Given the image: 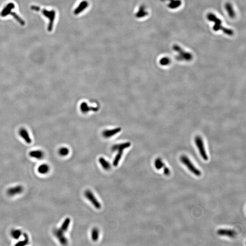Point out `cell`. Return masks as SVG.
I'll use <instances>...</instances> for the list:
<instances>
[{
	"instance_id": "obj_1",
	"label": "cell",
	"mask_w": 246,
	"mask_h": 246,
	"mask_svg": "<svg viewBox=\"0 0 246 246\" xmlns=\"http://www.w3.org/2000/svg\"><path fill=\"white\" fill-rule=\"evenodd\" d=\"M207 18L209 21L214 23V25L213 26V29L215 32L222 30L224 33L228 36H232L233 35V31L230 29L227 28L226 27L222 26V21L218 18L214 14L210 13L207 15Z\"/></svg>"
},
{
	"instance_id": "obj_2",
	"label": "cell",
	"mask_w": 246,
	"mask_h": 246,
	"mask_svg": "<svg viewBox=\"0 0 246 246\" xmlns=\"http://www.w3.org/2000/svg\"><path fill=\"white\" fill-rule=\"evenodd\" d=\"M35 11L36 12H42V13L47 18L49 19V24L47 27V30L49 32H51L54 27V22L55 16H56V13L54 10L52 11H48L47 10L43 9H41L39 6H36L35 8Z\"/></svg>"
},
{
	"instance_id": "obj_3",
	"label": "cell",
	"mask_w": 246,
	"mask_h": 246,
	"mask_svg": "<svg viewBox=\"0 0 246 246\" xmlns=\"http://www.w3.org/2000/svg\"><path fill=\"white\" fill-rule=\"evenodd\" d=\"M173 50L178 54V55L176 57V58L179 61H190L192 59V55L190 53L186 52L179 45L175 44L172 47Z\"/></svg>"
},
{
	"instance_id": "obj_4",
	"label": "cell",
	"mask_w": 246,
	"mask_h": 246,
	"mask_svg": "<svg viewBox=\"0 0 246 246\" xmlns=\"http://www.w3.org/2000/svg\"><path fill=\"white\" fill-rule=\"evenodd\" d=\"M180 160L181 162L186 166L187 168L194 175L197 177L201 176L202 173L201 171L194 165L193 164L186 156H181L180 157Z\"/></svg>"
},
{
	"instance_id": "obj_5",
	"label": "cell",
	"mask_w": 246,
	"mask_h": 246,
	"mask_svg": "<svg viewBox=\"0 0 246 246\" xmlns=\"http://www.w3.org/2000/svg\"><path fill=\"white\" fill-rule=\"evenodd\" d=\"M195 142L196 143L198 149H199V152L202 157L205 161H207L208 157L206 154V151L205 150L204 142L202 139L199 136H197L195 139Z\"/></svg>"
},
{
	"instance_id": "obj_6",
	"label": "cell",
	"mask_w": 246,
	"mask_h": 246,
	"mask_svg": "<svg viewBox=\"0 0 246 246\" xmlns=\"http://www.w3.org/2000/svg\"><path fill=\"white\" fill-rule=\"evenodd\" d=\"M84 194L85 197L90 201L95 208L98 209H99L101 208V203L99 202L91 190H87L84 192Z\"/></svg>"
},
{
	"instance_id": "obj_7",
	"label": "cell",
	"mask_w": 246,
	"mask_h": 246,
	"mask_svg": "<svg viewBox=\"0 0 246 246\" xmlns=\"http://www.w3.org/2000/svg\"><path fill=\"white\" fill-rule=\"evenodd\" d=\"M54 234L61 244L66 245L68 243V240L64 236V232L61 231L59 228L54 229Z\"/></svg>"
},
{
	"instance_id": "obj_8",
	"label": "cell",
	"mask_w": 246,
	"mask_h": 246,
	"mask_svg": "<svg viewBox=\"0 0 246 246\" xmlns=\"http://www.w3.org/2000/svg\"><path fill=\"white\" fill-rule=\"evenodd\" d=\"M154 165H155L156 169L159 170L163 168H164V174L166 176H169L170 174V170L168 167L165 166V164L163 162L161 158H157L155 160Z\"/></svg>"
},
{
	"instance_id": "obj_9",
	"label": "cell",
	"mask_w": 246,
	"mask_h": 246,
	"mask_svg": "<svg viewBox=\"0 0 246 246\" xmlns=\"http://www.w3.org/2000/svg\"><path fill=\"white\" fill-rule=\"evenodd\" d=\"M218 235L222 236H227L229 238H235L236 232L233 230L229 229H220L217 231Z\"/></svg>"
},
{
	"instance_id": "obj_10",
	"label": "cell",
	"mask_w": 246,
	"mask_h": 246,
	"mask_svg": "<svg viewBox=\"0 0 246 246\" xmlns=\"http://www.w3.org/2000/svg\"><path fill=\"white\" fill-rule=\"evenodd\" d=\"M23 191V188L21 186H17L14 187H11L8 189L7 193L9 196L13 197L17 195L22 193Z\"/></svg>"
},
{
	"instance_id": "obj_11",
	"label": "cell",
	"mask_w": 246,
	"mask_h": 246,
	"mask_svg": "<svg viewBox=\"0 0 246 246\" xmlns=\"http://www.w3.org/2000/svg\"><path fill=\"white\" fill-rule=\"evenodd\" d=\"M15 5L13 3H9L6 5L3 9L0 15L2 17H5L9 15L12 10L15 8Z\"/></svg>"
},
{
	"instance_id": "obj_12",
	"label": "cell",
	"mask_w": 246,
	"mask_h": 246,
	"mask_svg": "<svg viewBox=\"0 0 246 246\" xmlns=\"http://www.w3.org/2000/svg\"><path fill=\"white\" fill-rule=\"evenodd\" d=\"M121 128H117L114 129H111V130H106L103 132V136L105 138H110L113 136L116 135L118 133L121 131Z\"/></svg>"
},
{
	"instance_id": "obj_13",
	"label": "cell",
	"mask_w": 246,
	"mask_h": 246,
	"mask_svg": "<svg viewBox=\"0 0 246 246\" xmlns=\"http://www.w3.org/2000/svg\"><path fill=\"white\" fill-rule=\"evenodd\" d=\"M162 1H168L167 6L170 8L172 9L177 8L181 5V0H161Z\"/></svg>"
},
{
	"instance_id": "obj_14",
	"label": "cell",
	"mask_w": 246,
	"mask_h": 246,
	"mask_svg": "<svg viewBox=\"0 0 246 246\" xmlns=\"http://www.w3.org/2000/svg\"><path fill=\"white\" fill-rule=\"evenodd\" d=\"M88 1H81V3L78 6V7L75 9L74 11V14L75 15H78L82 12H83L85 9L87 8L88 6Z\"/></svg>"
},
{
	"instance_id": "obj_15",
	"label": "cell",
	"mask_w": 246,
	"mask_h": 246,
	"mask_svg": "<svg viewBox=\"0 0 246 246\" xmlns=\"http://www.w3.org/2000/svg\"><path fill=\"white\" fill-rule=\"evenodd\" d=\"M19 135L24 139L26 143L31 144L32 143V139L30 137L28 132L26 129L24 128H22L19 131Z\"/></svg>"
},
{
	"instance_id": "obj_16",
	"label": "cell",
	"mask_w": 246,
	"mask_h": 246,
	"mask_svg": "<svg viewBox=\"0 0 246 246\" xmlns=\"http://www.w3.org/2000/svg\"><path fill=\"white\" fill-rule=\"evenodd\" d=\"M30 156L32 158H35L38 160H41L43 158L44 153L40 150H33L29 153Z\"/></svg>"
},
{
	"instance_id": "obj_17",
	"label": "cell",
	"mask_w": 246,
	"mask_h": 246,
	"mask_svg": "<svg viewBox=\"0 0 246 246\" xmlns=\"http://www.w3.org/2000/svg\"><path fill=\"white\" fill-rule=\"evenodd\" d=\"M80 109H81V111L83 113H86L90 111H94L96 112L98 111L99 108L97 107H91L88 106L87 104L85 102H83L80 105Z\"/></svg>"
},
{
	"instance_id": "obj_18",
	"label": "cell",
	"mask_w": 246,
	"mask_h": 246,
	"mask_svg": "<svg viewBox=\"0 0 246 246\" xmlns=\"http://www.w3.org/2000/svg\"><path fill=\"white\" fill-rule=\"evenodd\" d=\"M131 145V143L130 142H125V143H122L120 144L115 145L113 146L112 148V150L113 151H116L119 149H125L129 147Z\"/></svg>"
},
{
	"instance_id": "obj_19",
	"label": "cell",
	"mask_w": 246,
	"mask_h": 246,
	"mask_svg": "<svg viewBox=\"0 0 246 246\" xmlns=\"http://www.w3.org/2000/svg\"><path fill=\"white\" fill-rule=\"evenodd\" d=\"M99 161L103 168L105 170H109L111 168L110 164L103 157L99 158Z\"/></svg>"
},
{
	"instance_id": "obj_20",
	"label": "cell",
	"mask_w": 246,
	"mask_h": 246,
	"mask_svg": "<svg viewBox=\"0 0 246 246\" xmlns=\"http://www.w3.org/2000/svg\"><path fill=\"white\" fill-rule=\"evenodd\" d=\"M225 8H226L227 12L230 17L231 18H234L235 17V13L233 8V6L231 5V4L230 3H226L225 5Z\"/></svg>"
},
{
	"instance_id": "obj_21",
	"label": "cell",
	"mask_w": 246,
	"mask_h": 246,
	"mask_svg": "<svg viewBox=\"0 0 246 246\" xmlns=\"http://www.w3.org/2000/svg\"><path fill=\"white\" fill-rule=\"evenodd\" d=\"M118 151V153L117 155L115 157V159H114V161L113 162V164L114 166H117L119 165L120 161L121 160V158H122V155H123V149H119L117 150Z\"/></svg>"
},
{
	"instance_id": "obj_22",
	"label": "cell",
	"mask_w": 246,
	"mask_h": 246,
	"mask_svg": "<svg viewBox=\"0 0 246 246\" xmlns=\"http://www.w3.org/2000/svg\"><path fill=\"white\" fill-rule=\"evenodd\" d=\"M71 220L69 218H66L64 221L63 222L62 224L61 225V227H60V230L62 231L63 232H66L68 230V227L69 226Z\"/></svg>"
},
{
	"instance_id": "obj_23",
	"label": "cell",
	"mask_w": 246,
	"mask_h": 246,
	"mask_svg": "<svg viewBox=\"0 0 246 246\" xmlns=\"http://www.w3.org/2000/svg\"><path fill=\"white\" fill-rule=\"evenodd\" d=\"M148 14L147 12L145 10V7L144 6H141L139 8V11L136 14V16L137 18H142Z\"/></svg>"
},
{
	"instance_id": "obj_24",
	"label": "cell",
	"mask_w": 246,
	"mask_h": 246,
	"mask_svg": "<svg viewBox=\"0 0 246 246\" xmlns=\"http://www.w3.org/2000/svg\"><path fill=\"white\" fill-rule=\"evenodd\" d=\"M50 167L47 164H42L38 168V172L41 174H46L49 172Z\"/></svg>"
},
{
	"instance_id": "obj_25",
	"label": "cell",
	"mask_w": 246,
	"mask_h": 246,
	"mask_svg": "<svg viewBox=\"0 0 246 246\" xmlns=\"http://www.w3.org/2000/svg\"><path fill=\"white\" fill-rule=\"evenodd\" d=\"M99 237V231L97 228H93L91 231L92 239L94 242L97 241Z\"/></svg>"
},
{
	"instance_id": "obj_26",
	"label": "cell",
	"mask_w": 246,
	"mask_h": 246,
	"mask_svg": "<svg viewBox=\"0 0 246 246\" xmlns=\"http://www.w3.org/2000/svg\"><path fill=\"white\" fill-rule=\"evenodd\" d=\"M9 15H12L13 17L15 19V20L17 21L18 23L20 24L22 26H24L25 24V22L24 21V20H22L19 16H18L16 13L15 12H11L10 13Z\"/></svg>"
},
{
	"instance_id": "obj_27",
	"label": "cell",
	"mask_w": 246,
	"mask_h": 246,
	"mask_svg": "<svg viewBox=\"0 0 246 246\" xmlns=\"http://www.w3.org/2000/svg\"><path fill=\"white\" fill-rule=\"evenodd\" d=\"M11 234L12 237L14 239H18L21 236L22 232L20 230L14 229L12 231Z\"/></svg>"
},
{
	"instance_id": "obj_28",
	"label": "cell",
	"mask_w": 246,
	"mask_h": 246,
	"mask_svg": "<svg viewBox=\"0 0 246 246\" xmlns=\"http://www.w3.org/2000/svg\"><path fill=\"white\" fill-rule=\"evenodd\" d=\"M69 153V150L67 147H62L58 150L59 155L61 156H66Z\"/></svg>"
},
{
	"instance_id": "obj_29",
	"label": "cell",
	"mask_w": 246,
	"mask_h": 246,
	"mask_svg": "<svg viewBox=\"0 0 246 246\" xmlns=\"http://www.w3.org/2000/svg\"><path fill=\"white\" fill-rule=\"evenodd\" d=\"M170 62V59L167 57H164V58H162L160 61V64H161V65L163 66L167 65L169 64Z\"/></svg>"
},
{
	"instance_id": "obj_30",
	"label": "cell",
	"mask_w": 246,
	"mask_h": 246,
	"mask_svg": "<svg viewBox=\"0 0 246 246\" xmlns=\"http://www.w3.org/2000/svg\"><path fill=\"white\" fill-rule=\"evenodd\" d=\"M24 237V240L20 241V242H18V243H17L15 245L17 246H25V245H26L28 243V237H27V236L26 235H25Z\"/></svg>"
}]
</instances>
